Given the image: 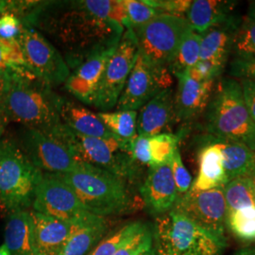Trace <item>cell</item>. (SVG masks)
<instances>
[{"label": "cell", "instance_id": "6da1fadb", "mask_svg": "<svg viewBox=\"0 0 255 255\" xmlns=\"http://www.w3.org/2000/svg\"><path fill=\"white\" fill-rule=\"evenodd\" d=\"M72 7L52 19L48 27L67 51L68 67L76 68L92 55L117 47L125 28L119 23L96 17L82 7L81 1L73 2Z\"/></svg>", "mask_w": 255, "mask_h": 255}, {"label": "cell", "instance_id": "7a4b0ae2", "mask_svg": "<svg viewBox=\"0 0 255 255\" xmlns=\"http://www.w3.org/2000/svg\"><path fill=\"white\" fill-rule=\"evenodd\" d=\"M77 195L90 213L105 217L128 213L134 200L126 181L92 164L80 163L72 171L55 174Z\"/></svg>", "mask_w": 255, "mask_h": 255}, {"label": "cell", "instance_id": "3957f363", "mask_svg": "<svg viewBox=\"0 0 255 255\" xmlns=\"http://www.w3.org/2000/svg\"><path fill=\"white\" fill-rule=\"evenodd\" d=\"M63 101L36 78L10 75V85L3 102L9 121L50 132L62 124Z\"/></svg>", "mask_w": 255, "mask_h": 255}, {"label": "cell", "instance_id": "277c9868", "mask_svg": "<svg viewBox=\"0 0 255 255\" xmlns=\"http://www.w3.org/2000/svg\"><path fill=\"white\" fill-rule=\"evenodd\" d=\"M210 133L223 141L243 144L255 152V123L243 98L240 82L224 78L214 89L205 111Z\"/></svg>", "mask_w": 255, "mask_h": 255}, {"label": "cell", "instance_id": "5b68a950", "mask_svg": "<svg viewBox=\"0 0 255 255\" xmlns=\"http://www.w3.org/2000/svg\"><path fill=\"white\" fill-rule=\"evenodd\" d=\"M153 241L157 255H222L224 234L203 228L174 210L156 219Z\"/></svg>", "mask_w": 255, "mask_h": 255}, {"label": "cell", "instance_id": "8992f818", "mask_svg": "<svg viewBox=\"0 0 255 255\" xmlns=\"http://www.w3.org/2000/svg\"><path fill=\"white\" fill-rule=\"evenodd\" d=\"M50 132L69 147L78 163L100 167L126 182L135 179L137 163L128 154L131 141L124 142L116 137L85 136L74 132L63 123Z\"/></svg>", "mask_w": 255, "mask_h": 255}, {"label": "cell", "instance_id": "52a82bcc", "mask_svg": "<svg viewBox=\"0 0 255 255\" xmlns=\"http://www.w3.org/2000/svg\"><path fill=\"white\" fill-rule=\"evenodd\" d=\"M42 174L16 142L0 141V211L10 214L29 207Z\"/></svg>", "mask_w": 255, "mask_h": 255}, {"label": "cell", "instance_id": "ba28073f", "mask_svg": "<svg viewBox=\"0 0 255 255\" xmlns=\"http://www.w3.org/2000/svg\"><path fill=\"white\" fill-rule=\"evenodd\" d=\"M191 29L186 17L162 13L133 32L139 51L151 64L168 68L182 39Z\"/></svg>", "mask_w": 255, "mask_h": 255}, {"label": "cell", "instance_id": "9c48e42d", "mask_svg": "<svg viewBox=\"0 0 255 255\" xmlns=\"http://www.w3.org/2000/svg\"><path fill=\"white\" fill-rule=\"evenodd\" d=\"M32 205L35 212L73 225L91 224L103 219L86 209L73 190L55 174H42Z\"/></svg>", "mask_w": 255, "mask_h": 255}, {"label": "cell", "instance_id": "30bf717a", "mask_svg": "<svg viewBox=\"0 0 255 255\" xmlns=\"http://www.w3.org/2000/svg\"><path fill=\"white\" fill-rule=\"evenodd\" d=\"M28 70L49 87L66 82L70 68L64 57L36 29L23 26L17 38Z\"/></svg>", "mask_w": 255, "mask_h": 255}, {"label": "cell", "instance_id": "8fae6325", "mask_svg": "<svg viewBox=\"0 0 255 255\" xmlns=\"http://www.w3.org/2000/svg\"><path fill=\"white\" fill-rule=\"evenodd\" d=\"M138 53L133 30L126 29L115 52L111 56L101 79L94 106L107 112L117 106Z\"/></svg>", "mask_w": 255, "mask_h": 255}, {"label": "cell", "instance_id": "7c38bea8", "mask_svg": "<svg viewBox=\"0 0 255 255\" xmlns=\"http://www.w3.org/2000/svg\"><path fill=\"white\" fill-rule=\"evenodd\" d=\"M19 147L40 171L67 173L78 164L69 147L54 133L26 128L22 130Z\"/></svg>", "mask_w": 255, "mask_h": 255}, {"label": "cell", "instance_id": "4fadbf2b", "mask_svg": "<svg viewBox=\"0 0 255 255\" xmlns=\"http://www.w3.org/2000/svg\"><path fill=\"white\" fill-rule=\"evenodd\" d=\"M172 84L168 68L151 64L139 49L132 70L119 98L118 111L141 109L155 95Z\"/></svg>", "mask_w": 255, "mask_h": 255}, {"label": "cell", "instance_id": "5bb4252c", "mask_svg": "<svg viewBox=\"0 0 255 255\" xmlns=\"http://www.w3.org/2000/svg\"><path fill=\"white\" fill-rule=\"evenodd\" d=\"M223 187L207 191H198L191 187L185 194L178 196L172 210L203 228L224 234L228 211Z\"/></svg>", "mask_w": 255, "mask_h": 255}, {"label": "cell", "instance_id": "9a60e30c", "mask_svg": "<svg viewBox=\"0 0 255 255\" xmlns=\"http://www.w3.org/2000/svg\"><path fill=\"white\" fill-rule=\"evenodd\" d=\"M116 48L92 55L79 64L65 82L66 90L79 101L94 105L104 70Z\"/></svg>", "mask_w": 255, "mask_h": 255}, {"label": "cell", "instance_id": "2e32d148", "mask_svg": "<svg viewBox=\"0 0 255 255\" xmlns=\"http://www.w3.org/2000/svg\"><path fill=\"white\" fill-rule=\"evenodd\" d=\"M140 193L147 209L155 215H164L173 209L178 199L170 164H159L148 169Z\"/></svg>", "mask_w": 255, "mask_h": 255}, {"label": "cell", "instance_id": "e0dca14e", "mask_svg": "<svg viewBox=\"0 0 255 255\" xmlns=\"http://www.w3.org/2000/svg\"><path fill=\"white\" fill-rule=\"evenodd\" d=\"M178 89L174 95V106L178 121H190L203 114L209 104L215 81L197 82L185 73L175 76Z\"/></svg>", "mask_w": 255, "mask_h": 255}, {"label": "cell", "instance_id": "ac0fdd59", "mask_svg": "<svg viewBox=\"0 0 255 255\" xmlns=\"http://www.w3.org/2000/svg\"><path fill=\"white\" fill-rule=\"evenodd\" d=\"M176 120L174 92L167 88L155 95L140 110L137 117V135L154 136L167 133Z\"/></svg>", "mask_w": 255, "mask_h": 255}, {"label": "cell", "instance_id": "d6986e66", "mask_svg": "<svg viewBox=\"0 0 255 255\" xmlns=\"http://www.w3.org/2000/svg\"><path fill=\"white\" fill-rule=\"evenodd\" d=\"M36 255H60L78 225L31 212Z\"/></svg>", "mask_w": 255, "mask_h": 255}, {"label": "cell", "instance_id": "ffe728a7", "mask_svg": "<svg viewBox=\"0 0 255 255\" xmlns=\"http://www.w3.org/2000/svg\"><path fill=\"white\" fill-rule=\"evenodd\" d=\"M237 3L228 0H195L192 1L186 19L192 29L201 35L212 27L239 20L234 14Z\"/></svg>", "mask_w": 255, "mask_h": 255}, {"label": "cell", "instance_id": "44dd1931", "mask_svg": "<svg viewBox=\"0 0 255 255\" xmlns=\"http://www.w3.org/2000/svg\"><path fill=\"white\" fill-rule=\"evenodd\" d=\"M60 117L62 123L78 134L98 138L115 137L104 125L98 114L93 113L78 103L65 101L64 99L60 109Z\"/></svg>", "mask_w": 255, "mask_h": 255}, {"label": "cell", "instance_id": "7402d4cb", "mask_svg": "<svg viewBox=\"0 0 255 255\" xmlns=\"http://www.w3.org/2000/svg\"><path fill=\"white\" fill-rule=\"evenodd\" d=\"M5 245L9 255H36L31 212L18 210L9 214L5 227Z\"/></svg>", "mask_w": 255, "mask_h": 255}, {"label": "cell", "instance_id": "603a6c76", "mask_svg": "<svg viewBox=\"0 0 255 255\" xmlns=\"http://www.w3.org/2000/svg\"><path fill=\"white\" fill-rule=\"evenodd\" d=\"M199 165L198 177L192 184L193 189L207 191L222 187L228 182L219 142L202 148L199 157Z\"/></svg>", "mask_w": 255, "mask_h": 255}, {"label": "cell", "instance_id": "cb8c5ba5", "mask_svg": "<svg viewBox=\"0 0 255 255\" xmlns=\"http://www.w3.org/2000/svg\"><path fill=\"white\" fill-rule=\"evenodd\" d=\"M241 20L222 26L212 27L201 34V58L226 64L229 56L233 52L234 40Z\"/></svg>", "mask_w": 255, "mask_h": 255}, {"label": "cell", "instance_id": "d4e9b609", "mask_svg": "<svg viewBox=\"0 0 255 255\" xmlns=\"http://www.w3.org/2000/svg\"><path fill=\"white\" fill-rule=\"evenodd\" d=\"M221 148L223 167L228 182L255 173V152L248 146L231 141L219 142Z\"/></svg>", "mask_w": 255, "mask_h": 255}, {"label": "cell", "instance_id": "484cf974", "mask_svg": "<svg viewBox=\"0 0 255 255\" xmlns=\"http://www.w3.org/2000/svg\"><path fill=\"white\" fill-rule=\"evenodd\" d=\"M106 231L104 219L98 222L78 225L60 255H86Z\"/></svg>", "mask_w": 255, "mask_h": 255}, {"label": "cell", "instance_id": "4316f807", "mask_svg": "<svg viewBox=\"0 0 255 255\" xmlns=\"http://www.w3.org/2000/svg\"><path fill=\"white\" fill-rule=\"evenodd\" d=\"M98 116L111 133L119 140L130 142L137 136V111L102 112Z\"/></svg>", "mask_w": 255, "mask_h": 255}, {"label": "cell", "instance_id": "83f0119b", "mask_svg": "<svg viewBox=\"0 0 255 255\" xmlns=\"http://www.w3.org/2000/svg\"><path fill=\"white\" fill-rule=\"evenodd\" d=\"M201 35L193 29L182 39L173 61L168 66V70L174 76L186 72L200 61L201 58Z\"/></svg>", "mask_w": 255, "mask_h": 255}, {"label": "cell", "instance_id": "f1b7e54d", "mask_svg": "<svg viewBox=\"0 0 255 255\" xmlns=\"http://www.w3.org/2000/svg\"><path fill=\"white\" fill-rule=\"evenodd\" d=\"M0 70L9 75L26 78L35 77L27 68L24 54L17 39L0 37Z\"/></svg>", "mask_w": 255, "mask_h": 255}, {"label": "cell", "instance_id": "f546056e", "mask_svg": "<svg viewBox=\"0 0 255 255\" xmlns=\"http://www.w3.org/2000/svg\"><path fill=\"white\" fill-rule=\"evenodd\" d=\"M228 214L237 210L255 205V195L250 177L232 180L223 187Z\"/></svg>", "mask_w": 255, "mask_h": 255}, {"label": "cell", "instance_id": "4dcf8cb0", "mask_svg": "<svg viewBox=\"0 0 255 255\" xmlns=\"http://www.w3.org/2000/svg\"><path fill=\"white\" fill-rule=\"evenodd\" d=\"M180 137L171 132L147 136V150L150 158V166L167 164L174 153L179 149Z\"/></svg>", "mask_w": 255, "mask_h": 255}, {"label": "cell", "instance_id": "1f68e13d", "mask_svg": "<svg viewBox=\"0 0 255 255\" xmlns=\"http://www.w3.org/2000/svg\"><path fill=\"white\" fill-rule=\"evenodd\" d=\"M227 226L241 241L255 243V205L228 214Z\"/></svg>", "mask_w": 255, "mask_h": 255}, {"label": "cell", "instance_id": "d6a6232c", "mask_svg": "<svg viewBox=\"0 0 255 255\" xmlns=\"http://www.w3.org/2000/svg\"><path fill=\"white\" fill-rule=\"evenodd\" d=\"M146 227L147 225L141 221L128 223L104 239L89 255H115L120 247Z\"/></svg>", "mask_w": 255, "mask_h": 255}, {"label": "cell", "instance_id": "836d02e7", "mask_svg": "<svg viewBox=\"0 0 255 255\" xmlns=\"http://www.w3.org/2000/svg\"><path fill=\"white\" fill-rule=\"evenodd\" d=\"M122 3L126 14V29L133 30L137 27L146 24L157 15L162 14V12L159 9L149 6L146 3V0H125L122 1Z\"/></svg>", "mask_w": 255, "mask_h": 255}, {"label": "cell", "instance_id": "e575fe53", "mask_svg": "<svg viewBox=\"0 0 255 255\" xmlns=\"http://www.w3.org/2000/svg\"><path fill=\"white\" fill-rule=\"evenodd\" d=\"M233 51L238 58H255V22L245 18L236 32Z\"/></svg>", "mask_w": 255, "mask_h": 255}, {"label": "cell", "instance_id": "d590c367", "mask_svg": "<svg viewBox=\"0 0 255 255\" xmlns=\"http://www.w3.org/2000/svg\"><path fill=\"white\" fill-rule=\"evenodd\" d=\"M226 64L210 60H200L193 67L189 68L185 73L189 78L197 82L216 81L222 74Z\"/></svg>", "mask_w": 255, "mask_h": 255}, {"label": "cell", "instance_id": "8d00e7d4", "mask_svg": "<svg viewBox=\"0 0 255 255\" xmlns=\"http://www.w3.org/2000/svg\"><path fill=\"white\" fill-rule=\"evenodd\" d=\"M153 247V234L148 228L144 229L119 248L115 255H141Z\"/></svg>", "mask_w": 255, "mask_h": 255}, {"label": "cell", "instance_id": "74e56055", "mask_svg": "<svg viewBox=\"0 0 255 255\" xmlns=\"http://www.w3.org/2000/svg\"><path fill=\"white\" fill-rule=\"evenodd\" d=\"M169 164H170L171 171L173 175L174 182L177 188L178 196L183 195L191 188L192 177L189 171L186 169V167L182 163L180 149H178L174 153Z\"/></svg>", "mask_w": 255, "mask_h": 255}, {"label": "cell", "instance_id": "f35d334b", "mask_svg": "<svg viewBox=\"0 0 255 255\" xmlns=\"http://www.w3.org/2000/svg\"><path fill=\"white\" fill-rule=\"evenodd\" d=\"M146 2L162 13L182 17H185L184 14L187 13L192 3L189 0H146Z\"/></svg>", "mask_w": 255, "mask_h": 255}, {"label": "cell", "instance_id": "ab89813d", "mask_svg": "<svg viewBox=\"0 0 255 255\" xmlns=\"http://www.w3.org/2000/svg\"><path fill=\"white\" fill-rule=\"evenodd\" d=\"M229 74L240 80H255V58L235 57L230 64Z\"/></svg>", "mask_w": 255, "mask_h": 255}, {"label": "cell", "instance_id": "60d3db41", "mask_svg": "<svg viewBox=\"0 0 255 255\" xmlns=\"http://www.w3.org/2000/svg\"><path fill=\"white\" fill-rule=\"evenodd\" d=\"M23 29L21 19L12 12L0 15V37L3 39H15Z\"/></svg>", "mask_w": 255, "mask_h": 255}, {"label": "cell", "instance_id": "b9f144b4", "mask_svg": "<svg viewBox=\"0 0 255 255\" xmlns=\"http://www.w3.org/2000/svg\"><path fill=\"white\" fill-rule=\"evenodd\" d=\"M247 109L255 123V80L242 79L239 81Z\"/></svg>", "mask_w": 255, "mask_h": 255}, {"label": "cell", "instance_id": "7bdbcfd3", "mask_svg": "<svg viewBox=\"0 0 255 255\" xmlns=\"http://www.w3.org/2000/svg\"><path fill=\"white\" fill-rule=\"evenodd\" d=\"M10 85V75L0 70V101H3Z\"/></svg>", "mask_w": 255, "mask_h": 255}, {"label": "cell", "instance_id": "ee69618b", "mask_svg": "<svg viewBox=\"0 0 255 255\" xmlns=\"http://www.w3.org/2000/svg\"><path fill=\"white\" fill-rule=\"evenodd\" d=\"M9 119L3 101H0V137L2 136L6 128L9 124Z\"/></svg>", "mask_w": 255, "mask_h": 255}, {"label": "cell", "instance_id": "f6af8a7d", "mask_svg": "<svg viewBox=\"0 0 255 255\" xmlns=\"http://www.w3.org/2000/svg\"><path fill=\"white\" fill-rule=\"evenodd\" d=\"M247 18L255 22V1H252L251 4H250V7H249V9H248Z\"/></svg>", "mask_w": 255, "mask_h": 255}, {"label": "cell", "instance_id": "bcb514c9", "mask_svg": "<svg viewBox=\"0 0 255 255\" xmlns=\"http://www.w3.org/2000/svg\"><path fill=\"white\" fill-rule=\"evenodd\" d=\"M235 255H255V248L242 249Z\"/></svg>", "mask_w": 255, "mask_h": 255}, {"label": "cell", "instance_id": "7dc6e473", "mask_svg": "<svg viewBox=\"0 0 255 255\" xmlns=\"http://www.w3.org/2000/svg\"><path fill=\"white\" fill-rule=\"evenodd\" d=\"M0 255H9V250L5 244L0 246Z\"/></svg>", "mask_w": 255, "mask_h": 255}, {"label": "cell", "instance_id": "c3c4849f", "mask_svg": "<svg viewBox=\"0 0 255 255\" xmlns=\"http://www.w3.org/2000/svg\"><path fill=\"white\" fill-rule=\"evenodd\" d=\"M141 255H157V254L155 252L154 247H152L150 250L146 251V253H144V254H142Z\"/></svg>", "mask_w": 255, "mask_h": 255}, {"label": "cell", "instance_id": "681fc988", "mask_svg": "<svg viewBox=\"0 0 255 255\" xmlns=\"http://www.w3.org/2000/svg\"><path fill=\"white\" fill-rule=\"evenodd\" d=\"M4 7H5V1H0V15L4 11Z\"/></svg>", "mask_w": 255, "mask_h": 255}, {"label": "cell", "instance_id": "f907efd6", "mask_svg": "<svg viewBox=\"0 0 255 255\" xmlns=\"http://www.w3.org/2000/svg\"><path fill=\"white\" fill-rule=\"evenodd\" d=\"M250 178H251V180H252V182H253V187H254V192H255V173L254 174L253 176H251Z\"/></svg>", "mask_w": 255, "mask_h": 255}]
</instances>
